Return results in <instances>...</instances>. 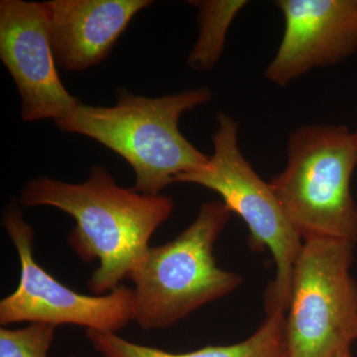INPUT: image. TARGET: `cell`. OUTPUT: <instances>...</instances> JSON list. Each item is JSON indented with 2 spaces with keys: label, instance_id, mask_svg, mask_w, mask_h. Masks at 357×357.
<instances>
[{
  "label": "cell",
  "instance_id": "1",
  "mask_svg": "<svg viewBox=\"0 0 357 357\" xmlns=\"http://www.w3.org/2000/svg\"><path fill=\"white\" fill-rule=\"evenodd\" d=\"M20 195L24 208L52 206L74 218L68 243L84 262L98 260L88 281L96 296L112 292L130 278L149 251L150 238L175 208L165 195L121 187L100 165L81 184L39 177L26 183Z\"/></svg>",
  "mask_w": 357,
  "mask_h": 357
},
{
  "label": "cell",
  "instance_id": "2",
  "mask_svg": "<svg viewBox=\"0 0 357 357\" xmlns=\"http://www.w3.org/2000/svg\"><path fill=\"white\" fill-rule=\"evenodd\" d=\"M208 86L146 98L121 89L114 107L77 105L56 126L64 132L96 140L119 155L135 173L136 191L161 195L178 176L206 168L210 163L181 132L185 112L211 100Z\"/></svg>",
  "mask_w": 357,
  "mask_h": 357
},
{
  "label": "cell",
  "instance_id": "3",
  "mask_svg": "<svg viewBox=\"0 0 357 357\" xmlns=\"http://www.w3.org/2000/svg\"><path fill=\"white\" fill-rule=\"evenodd\" d=\"M230 213L222 201L206 202L182 234L150 248L129 278L134 282L133 321L141 328L166 330L241 285V276L218 267L213 255Z\"/></svg>",
  "mask_w": 357,
  "mask_h": 357
},
{
  "label": "cell",
  "instance_id": "4",
  "mask_svg": "<svg viewBox=\"0 0 357 357\" xmlns=\"http://www.w3.org/2000/svg\"><path fill=\"white\" fill-rule=\"evenodd\" d=\"M357 166L354 131L307 124L289 135L287 164L270 181L303 241L326 237L357 243V204L351 178Z\"/></svg>",
  "mask_w": 357,
  "mask_h": 357
},
{
  "label": "cell",
  "instance_id": "5",
  "mask_svg": "<svg viewBox=\"0 0 357 357\" xmlns=\"http://www.w3.org/2000/svg\"><path fill=\"white\" fill-rule=\"evenodd\" d=\"M217 123L208 165L178 176L175 183L198 185L218 192L227 210L248 225L251 246L269 249L276 276L268 287L266 312L287 311L294 266L303 238L270 183L265 182L243 156L239 148L238 123L223 112L217 115Z\"/></svg>",
  "mask_w": 357,
  "mask_h": 357
},
{
  "label": "cell",
  "instance_id": "6",
  "mask_svg": "<svg viewBox=\"0 0 357 357\" xmlns=\"http://www.w3.org/2000/svg\"><path fill=\"white\" fill-rule=\"evenodd\" d=\"M354 248L326 237L303 241L286 316L289 356L335 357L356 342Z\"/></svg>",
  "mask_w": 357,
  "mask_h": 357
},
{
  "label": "cell",
  "instance_id": "7",
  "mask_svg": "<svg viewBox=\"0 0 357 357\" xmlns=\"http://www.w3.org/2000/svg\"><path fill=\"white\" fill-rule=\"evenodd\" d=\"M21 206L13 199L2 217V227L17 251L21 273L18 287L0 302V325L27 321L116 333L133 321V289L121 284L105 295H83L66 287L40 266L33 256L34 230L26 222Z\"/></svg>",
  "mask_w": 357,
  "mask_h": 357
},
{
  "label": "cell",
  "instance_id": "8",
  "mask_svg": "<svg viewBox=\"0 0 357 357\" xmlns=\"http://www.w3.org/2000/svg\"><path fill=\"white\" fill-rule=\"evenodd\" d=\"M0 59L20 93L23 121L56 122L81 105L59 76L41 2L1 0Z\"/></svg>",
  "mask_w": 357,
  "mask_h": 357
},
{
  "label": "cell",
  "instance_id": "9",
  "mask_svg": "<svg viewBox=\"0 0 357 357\" xmlns=\"http://www.w3.org/2000/svg\"><path fill=\"white\" fill-rule=\"evenodd\" d=\"M283 37L264 70L285 88L319 68L337 65L357 52V0H278Z\"/></svg>",
  "mask_w": 357,
  "mask_h": 357
},
{
  "label": "cell",
  "instance_id": "10",
  "mask_svg": "<svg viewBox=\"0 0 357 357\" xmlns=\"http://www.w3.org/2000/svg\"><path fill=\"white\" fill-rule=\"evenodd\" d=\"M59 67L82 72L105 61L136 14L151 0L41 2Z\"/></svg>",
  "mask_w": 357,
  "mask_h": 357
},
{
  "label": "cell",
  "instance_id": "11",
  "mask_svg": "<svg viewBox=\"0 0 357 357\" xmlns=\"http://www.w3.org/2000/svg\"><path fill=\"white\" fill-rule=\"evenodd\" d=\"M285 312L282 309L267 312L256 332L239 344L211 345L185 354L135 344L115 333L86 330V337L102 357H290Z\"/></svg>",
  "mask_w": 357,
  "mask_h": 357
},
{
  "label": "cell",
  "instance_id": "12",
  "mask_svg": "<svg viewBox=\"0 0 357 357\" xmlns=\"http://www.w3.org/2000/svg\"><path fill=\"white\" fill-rule=\"evenodd\" d=\"M199 9V37L188 57L192 70L213 69L220 61L230 25L248 6L246 0H201L189 1Z\"/></svg>",
  "mask_w": 357,
  "mask_h": 357
},
{
  "label": "cell",
  "instance_id": "13",
  "mask_svg": "<svg viewBox=\"0 0 357 357\" xmlns=\"http://www.w3.org/2000/svg\"><path fill=\"white\" fill-rule=\"evenodd\" d=\"M56 328L41 323L16 330L0 328V357H48Z\"/></svg>",
  "mask_w": 357,
  "mask_h": 357
},
{
  "label": "cell",
  "instance_id": "14",
  "mask_svg": "<svg viewBox=\"0 0 357 357\" xmlns=\"http://www.w3.org/2000/svg\"><path fill=\"white\" fill-rule=\"evenodd\" d=\"M335 357H352L351 349H347V351L340 352V354H338Z\"/></svg>",
  "mask_w": 357,
  "mask_h": 357
},
{
  "label": "cell",
  "instance_id": "15",
  "mask_svg": "<svg viewBox=\"0 0 357 357\" xmlns=\"http://www.w3.org/2000/svg\"><path fill=\"white\" fill-rule=\"evenodd\" d=\"M354 142H356V148H357V126L356 128V130L354 131Z\"/></svg>",
  "mask_w": 357,
  "mask_h": 357
}]
</instances>
